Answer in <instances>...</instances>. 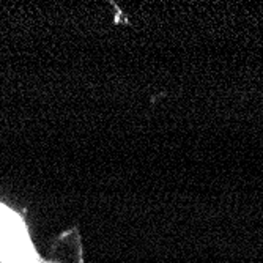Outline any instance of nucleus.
Listing matches in <instances>:
<instances>
[{
  "label": "nucleus",
  "mask_w": 263,
  "mask_h": 263,
  "mask_svg": "<svg viewBox=\"0 0 263 263\" xmlns=\"http://www.w3.org/2000/svg\"><path fill=\"white\" fill-rule=\"evenodd\" d=\"M0 263H65L47 260L35 248L24 213L0 202Z\"/></svg>",
  "instance_id": "nucleus-1"
}]
</instances>
